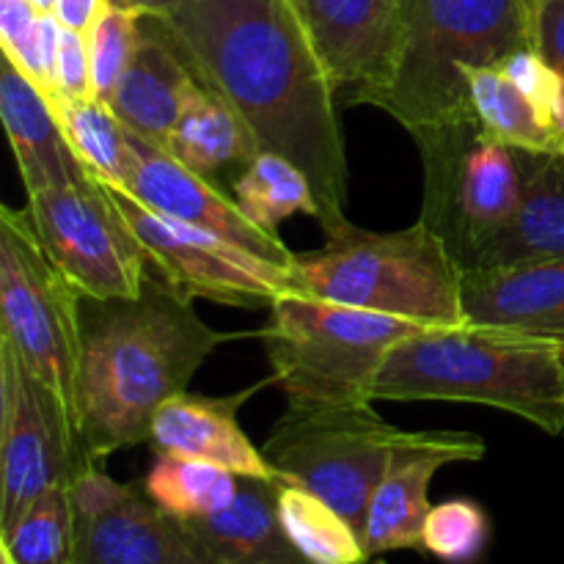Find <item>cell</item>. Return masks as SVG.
I'll use <instances>...</instances> for the list:
<instances>
[{"instance_id":"6da1fadb","label":"cell","mask_w":564,"mask_h":564,"mask_svg":"<svg viewBox=\"0 0 564 564\" xmlns=\"http://www.w3.org/2000/svg\"><path fill=\"white\" fill-rule=\"evenodd\" d=\"M198 80L246 121L259 152L312 182L325 235L347 220L336 83L292 0H180L158 14Z\"/></svg>"},{"instance_id":"7a4b0ae2","label":"cell","mask_w":564,"mask_h":564,"mask_svg":"<svg viewBox=\"0 0 564 564\" xmlns=\"http://www.w3.org/2000/svg\"><path fill=\"white\" fill-rule=\"evenodd\" d=\"M226 339L152 270L135 297H83L75 422L86 460L102 463L149 441L154 413L185 394Z\"/></svg>"},{"instance_id":"3957f363","label":"cell","mask_w":564,"mask_h":564,"mask_svg":"<svg viewBox=\"0 0 564 564\" xmlns=\"http://www.w3.org/2000/svg\"><path fill=\"white\" fill-rule=\"evenodd\" d=\"M375 400L474 402L564 435V339L482 323L419 328L391 347Z\"/></svg>"},{"instance_id":"277c9868","label":"cell","mask_w":564,"mask_h":564,"mask_svg":"<svg viewBox=\"0 0 564 564\" xmlns=\"http://www.w3.org/2000/svg\"><path fill=\"white\" fill-rule=\"evenodd\" d=\"M540 0H400L402 44L391 86L372 102L411 138L474 116L468 66L534 47Z\"/></svg>"},{"instance_id":"5b68a950","label":"cell","mask_w":564,"mask_h":564,"mask_svg":"<svg viewBox=\"0 0 564 564\" xmlns=\"http://www.w3.org/2000/svg\"><path fill=\"white\" fill-rule=\"evenodd\" d=\"M292 284L306 297L424 328L466 323L460 262L422 220L400 231H369L347 220L323 246L297 253Z\"/></svg>"},{"instance_id":"8992f818","label":"cell","mask_w":564,"mask_h":564,"mask_svg":"<svg viewBox=\"0 0 564 564\" xmlns=\"http://www.w3.org/2000/svg\"><path fill=\"white\" fill-rule=\"evenodd\" d=\"M419 328L424 325L290 290L270 306L262 339L286 405H375L386 356Z\"/></svg>"},{"instance_id":"52a82bcc","label":"cell","mask_w":564,"mask_h":564,"mask_svg":"<svg viewBox=\"0 0 564 564\" xmlns=\"http://www.w3.org/2000/svg\"><path fill=\"white\" fill-rule=\"evenodd\" d=\"M413 438L416 433L380 419L375 405H286L262 452L284 482L317 494L361 532L369 499Z\"/></svg>"},{"instance_id":"ba28073f","label":"cell","mask_w":564,"mask_h":564,"mask_svg":"<svg viewBox=\"0 0 564 564\" xmlns=\"http://www.w3.org/2000/svg\"><path fill=\"white\" fill-rule=\"evenodd\" d=\"M83 295L50 259L25 209H0V339L75 413Z\"/></svg>"},{"instance_id":"9c48e42d","label":"cell","mask_w":564,"mask_h":564,"mask_svg":"<svg viewBox=\"0 0 564 564\" xmlns=\"http://www.w3.org/2000/svg\"><path fill=\"white\" fill-rule=\"evenodd\" d=\"M413 141L424 169L419 220L446 242L466 270L479 248L516 215L521 198L518 152L485 135L474 116Z\"/></svg>"},{"instance_id":"30bf717a","label":"cell","mask_w":564,"mask_h":564,"mask_svg":"<svg viewBox=\"0 0 564 564\" xmlns=\"http://www.w3.org/2000/svg\"><path fill=\"white\" fill-rule=\"evenodd\" d=\"M86 466L72 408L0 339V532Z\"/></svg>"},{"instance_id":"8fae6325","label":"cell","mask_w":564,"mask_h":564,"mask_svg":"<svg viewBox=\"0 0 564 564\" xmlns=\"http://www.w3.org/2000/svg\"><path fill=\"white\" fill-rule=\"evenodd\" d=\"M28 215L44 251L83 297L119 301L143 290L147 253L105 182L88 176L28 196Z\"/></svg>"},{"instance_id":"7c38bea8","label":"cell","mask_w":564,"mask_h":564,"mask_svg":"<svg viewBox=\"0 0 564 564\" xmlns=\"http://www.w3.org/2000/svg\"><path fill=\"white\" fill-rule=\"evenodd\" d=\"M121 215L147 253L149 270L176 292L235 308H270L295 290L292 268L268 262L209 231L143 207L121 187H110Z\"/></svg>"},{"instance_id":"4fadbf2b","label":"cell","mask_w":564,"mask_h":564,"mask_svg":"<svg viewBox=\"0 0 564 564\" xmlns=\"http://www.w3.org/2000/svg\"><path fill=\"white\" fill-rule=\"evenodd\" d=\"M75 507L72 564H204L185 527L147 494L116 482L97 463L69 485Z\"/></svg>"},{"instance_id":"5bb4252c","label":"cell","mask_w":564,"mask_h":564,"mask_svg":"<svg viewBox=\"0 0 564 564\" xmlns=\"http://www.w3.org/2000/svg\"><path fill=\"white\" fill-rule=\"evenodd\" d=\"M336 88L372 105L391 86L402 44L400 0H292Z\"/></svg>"},{"instance_id":"9a60e30c","label":"cell","mask_w":564,"mask_h":564,"mask_svg":"<svg viewBox=\"0 0 564 564\" xmlns=\"http://www.w3.org/2000/svg\"><path fill=\"white\" fill-rule=\"evenodd\" d=\"M132 158L135 160H132L130 180L121 191L138 198L143 207L154 209L165 218L196 226L215 237H224L268 262L292 268L297 253L290 251L281 237L253 226L224 187L198 176L196 171L182 165L174 154L141 141L138 135H132Z\"/></svg>"},{"instance_id":"2e32d148","label":"cell","mask_w":564,"mask_h":564,"mask_svg":"<svg viewBox=\"0 0 564 564\" xmlns=\"http://www.w3.org/2000/svg\"><path fill=\"white\" fill-rule=\"evenodd\" d=\"M488 446L474 433H416L391 460L364 516L361 540L369 556L422 549L430 510V482L449 463L482 460Z\"/></svg>"},{"instance_id":"e0dca14e","label":"cell","mask_w":564,"mask_h":564,"mask_svg":"<svg viewBox=\"0 0 564 564\" xmlns=\"http://www.w3.org/2000/svg\"><path fill=\"white\" fill-rule=\"evenodd\" d=\"M273 380V375H270ZM264 380V383H270ZM264 383L242 389L226 397L176 394L154 413L149 444L154 455L191 457V460L213 463L237 477L264 479V482H284L281 474L270 466L262 449L251 444L246 430L237 422L240 408L262 389Z\"/></svg>"},{"instance_id":"ac0fdd59","label":"cell","mask_w":564,"mask_h":564,"mask_svg":"<svg viewBox=\"0 0 564 564\" xmlns=\"http://www.w3.org/2000/svg\"><path fill=\"white\" fill-rule=\"evenodd\" d=\"M198 83L165 22L158 14H143L141 44L108 105L132 135L165 149Z\"/></svg>"},{"instance_id":"d6986e66","label":"cell","mask_w":564,"mask_h":564,"mask_svg":"<svg viewBox=\"0 0 564 564\" xmlns=\"http://www.w3.org/2000/svg\"><path fill=\"white\" fill-rule=\"evenodd\" d=\"M468 323L564 339V257L463 270Z\"/></svg>"},{"instance_id":"ffe728a7","label":"cell","mask_w":564,"mask_h":564,"mask_svg":"<svg viewBox=\"0 0 564 564\" xmlns=\"http://www.w3.org/2000/svg\"><path fill=\"white\" fill-rule=\"evenodd\" d=\"M0 116L28 196L80 185L91 176L72 152L47 94L6 58L0 69Z\"/></svg>"},{"instance_id":"44dd1931","label":"cell","mask_w":564,"mask_h":564,"mask_svg":"<svg viewBox=\"0 0 564 564\" xmlns=\"http://www.w3.org/2000/svg\"><path fill=\"white\" fill-rule=\"evenodd\" d=\"M279 485L240 477L226 510L180 521L204 564H308L281 527Z\"/></svg>"},{"instance_id":"7402d4cb","label":"cell","mask_w":564,"mask_h":564,"mask_svg":"<svg viewBox=\"0 0 564 564\" xmlns=\"http://www.w3.org/2000/svg\"><path fill=\"white\" fill-rule=\"evenodd\" d=\"M521 198L510 224L479 248L471 268L545 262L564 257V152H518Z\"/></svg>"},{"instance_id":"603a6c76","label":"cell","mask_w":564,"mask_h":564,"mask_svg":"<svg viewBox=\"0 0 564 564\" xmlns=\"http://www.w3.org/2000/svg\"><path fill=\"white\" fill-rule=\"evenodd\" d=\"M165 152L174 154L198 176L220 185V176L226 171L240 174L257 158L259 143L246 121L235 113V108L209 91L204 83H198L171 132Z\"/></svg>"},{"instance_id":"cb8c5ba5","label":"cell","mask_w":564,"mask_h":564,"mask_svg":"<svg viewBox=\"0 0 564 564\" xmlns=\"http://www.w3.org/2000/svg\"><path fill=\"white\" fill-rule=\"evenodd\" d=\"M463 77L468 83L474 119L485 135L516 152H564V132L534 108L532 99L507 77L501 64L468 66Z\"/></svg>"},{"instance_id":"d4e9b609","label":"cell","mask_w":564,"mask_h":564,"mask_svg":"<svg viewBox=\"0 0 564 564\" xmlns=\"http://www.w3.org/2000/svg\"><path fill=\"white\" fill-rule=\"evenodd\" d=\"M83 169L110 187H124L132 171V135L105 99L47 97Z\"/></svg>"},{"instance_id":"484cf974","label":"cell","mask_w":564,"mask_h":564,"mask_svg":"<svg viewBox=\"0 0 564 564\" xmlns=\"http://www.w3.org/2000/svg\"><path fill=\"white\" fill-rule=\"evenodd\" d=\"M237 207L253 226L279 237V226L303 213L319 220V204L301 169L275 152H259L229 187Z\"/></svg>"},{"instance_id":"4316f807","label":"cell","mask_w":564,"mask_h":564,"mask_svg":"<svg viewBox=\"0 0 564 564\" xmlns=\"http://www.w3.org/2000/svg\"><path fill=\"white\" fill-rule=\"evenodd\" d=\"M279 518L286 538L308 564H364L361 532L336 507L301 485H279Z\"/></svg>"},{"instance_id":"83f0119b","label":"cell","mask_w":564,"mask_h":564,"mask_svg":"<svg viewBox=\"0 0 564 564\" xmlns=\"http://www.w3.org/2000/svg\"><path fill=\"white\" fill-rule=\"evenodd\" d=\"M240 490V477L191 457L158 455L143 479V494L176 521H193L226 510Z\"/></svg>"},{"instance_id":"f1b7e54d","label":"cell","mask_w":564,"mask_h":564,"mask_svg":"<svg viewBox=\"0 0 564 564\" xmlns=\"http://www.w3.org/2000/svg\"><path fill=\"white\" fill-rule=\"evenodd\" d=\"M0 551L14 564H72L75 507L69 485L50 488L0 532Z\"/></svg>"},{"instance_id":"f546056e","label":"cell","mask_w":564,"mask_h":564,"mask_svg":"<svg viewBox=\"0 0 564 564\" xmlns=\"http://www.w3.org/2000/svg\"><path fill=\"white\" fill-rule=\"evenodd\" d=\"M490 543V518L477 501L449 499L433 505L422 529V551L444 564H474Z\"/></svg>"},{"instance_id":"4dcf8cb0","label":"cell","mask_w":564,"mask_h":564,"mask_svg":"<svg viewBox=\"0 0 564 564\" xmlns=\"http://www.w3.org/2000/svg\"><path fill=\"white\" fill-rule=\"evenodd\" d=\"M141 17L138 11L110 6L108 14L88 33V50H91L94 91L108 102L113 88L119 86L121 75L130 66L138 44H141Z\"/></svg>"},{"instance_id":"1f68e13d","label":"cell","mask_w":564,"mask_h":564,"mask_svg":"<svg viewBox=\"0 0 564 564\" xmlns=\"http://www.w3.org/2000/svg\"><path fill=\"white\" fill-rule=\"evenodd\" d=\"M512 83L534 102V108L562 130L560 105H562V75L545 61L538 47L521 50L501 64ZM564 132V130H562Z\"/></svg>"},{"instance_id":"d6a6232c","label":"cell","mask_w":564,"mask_h":564,"mask_svg":"<svg viewBox=\"0 0 564 564\" xmlns=\"http://www.w3.org/2000/svg\"><path fill=\"white\" fill-rule=\"evenodd\" d=\"M53 97L64 99H91L94 72H91V50H88L86 33H77L64 28L61 33L58 58H55V91Z\"/></svg>"},{"instance_id":"836d02e7","label":"cell","mask_w":564,"mask_h":564,"mask_svg":"<svg viewBox=\"0 0 564 564\" xmlns=\"http://www.w3.org/2000/svg\"><path fill=\"white\" fill-rule=\"evenodd\" d=\"M534 47H538L540 53L545 55V61L562 75L560 121L564 130V0H540Z\"/></svg>"},{"instance_id":"e575fe53","label":"cell","mask_w":564,"mask_h":564,"mask_svg":"<svg viewBox=\"0 0 564 564\" xmlns=\"http://www.w3.org/2000/svg\"><path fill=\"white\" fill-rule=\"evenodd\" d=\"M113 0H55L53 14L64 28L77 33H91L94 25L110 11Z\"/></svg>"},{"instance_id":"d590c367","label":"cell","mask_w":564,"mask_h":564,"mask_svg":"<svg viewBox=\"0 0 564 564\" xmlns=\"http://www.w3.org/2000/svg\"><path fill=\"white\" fill-rule=\"evenodd\" d=\"M176 3L180 0H113V6H119V9L138 11V14H165Z\"/></svg>"},{"instance_id":"8d00e7d4","label":"cell","mask_w":564,"mask_h":564,"mask_svg":"<svg viewBox=\"0 0 564 564\" xmlns=\"http://www.w3.org/2000/svg\"><path fill=\"white\" fill-rule=\"evenodd\" d=\"M31 6L39 11V14H53L55 0H31Z\"/></svg>"},{"instance_id":"74e56055","label":"cell","mask_w":564,"mask_h":564,"mask_svg":"<svg viewBox=\"0 0 564 564\" xmlns=\"http://www.w3.org/2000/svg\"><path fill=\"white\" fill-rule=\"evenodd\" d=\"M375 564H386V562H375Z\"/></svg>"},{"instance_id":"f35d334b","label":"cell","mask_w":564,"mask_h":564,"mask_svg":"<svg viewBox=\"0 0 564 564\" xmlns=\"http://www.w3.org/2000/svg\"><path fill=\"white\" fill-rule=\"evenodd\" d=\"M562 438H564V435H562Z\"/></svg>"}]
</instances>
